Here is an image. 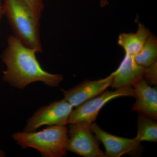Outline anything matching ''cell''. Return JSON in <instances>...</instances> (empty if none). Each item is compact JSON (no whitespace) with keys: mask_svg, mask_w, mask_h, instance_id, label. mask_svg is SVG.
Masks as SVG:
<instances>
[{"mask_svg":"<svg viewBox=\"0 0 157 157\" xmlns=\"http://www.w3.org/2000/svg\"><path fill=\"white\" fill-rule=\"evenodd\" d=\"M136 101L132 111H137L153 119H157V90L149 86L143 78L133 84Z\"/></svg>","mask_w":157,"mask_h":157,"instance_id":"cell-9","label":"cell"},{"mask_svg":"<svg viewBox=\"0 0 157 157\" xmlns=\"http://www.w3.org/2000/svg\"><path fill=\"white\" fill-rule=\"evenodd\" d=\"M157 39L152 34L149 36L139 53L134 56L138 64L146 68L157 61Z\"/></svg>","mask_w":157,"mask_h":157,"instance_id":"cell-13","label":"cell"},{"mask_svg":"<svg viewBox=\"0 0 157 157\" xmlns=\"http://www.w3.org/2000/svg\"><path fill=\"white\" fill-rule=\"evenodd\" d=\"M36 53V50L26 46L13 35L9 36L7 46L1 56L6 67L3 71V81L21 90L37 82L50 87L58 86L63 76L44 70L37 59Z\"/></svg>","mask_w":157,"mask_h":157,"instance_id":"cell-1","label":"cell"},{"mask_svg":"<svg viewBox=\"0 0 157 157\" xmlns=\"http://www.w3.org/2000/svg\"><path fill=\"white\" fill-rule=\"evenodd\" d=\"M68 129L67 150L84 157H105L100 148L98 140L93 135L90 124L79 122L70 124Z\"/></svg>","mask_w":157,"mask_h":157,"instance_id":"cell-4","label":"cell"},{"mask_svg":"<svg viewBox=\"0 0 157 157\" xmlns=\"http://www.w3.org/2000/svg\"><path fill=\"white\" fill-rule=\"evenodd\" d=\"M143 78L147 82L154 85H157V61L145 68Z\"/></svg>","mask_w":157,"mask_h":157,"instance_id":"cell-14","label":"cell"},{"mask_svg":"<svg viewBox=\"0 0 157 157\" xmlns=\"http://www.w3.org/2000/svg\"><path fill=\"white\" fill-rule=\"evenodd\" d=\"M73 107L64 99L56 101L37 109L27 121L23 132H32L43 126H66Z\"/></svg>","mask_w":157,"mask_h":157,"instance_id":"cell-5","label":"cell"},{"mask_svg":"<svg viewBox=\"0 0 157 157\" xmlns=\"http://www.w3.org/2000/svg\"><path fill=\"white\" fill-rule=\"evenodd\" d=\"M4 16L13 36L27 47L42 52L40 19L25 0H4Z\"/></svg>","mask_w":157,"mask_h":157,"instance_id":"cell-2","label":"cell"},{"mask_svg":"<svg viewBox=\"0 0 157 157\" xmlns=\"http://www.w3.org/2000/svg\"><path fill=\"white\" fill-rule=\"evenodd\" d=\"M151 34L144 25L139 24L136 33L121 34L118 44L123 48L126 54L134 56L140 52Z\"/></svg>","mask_w":157,"mask_h":157,"instance_id":"cell-11","label":"cell"},{"mask_svg":"<svg viewBox=\"0 0 157 157\" xmlns=\"http://www.w3.org/2000/svg\"><path fill=\"white\" fill-rule=\"evenodd\" d=\"M11 137L21 148L35 149L42 157H62L67 155L66 126H50L39 132H17Z\"/></svg>","mask_w":157,"mask_h":157,"instance_id":"cell-3","label":"cell"},{"mask_svg":"<svg viewBox=\"0 0 157 157\" xmlns=\"http://www.w3.org/2000/svg\"><path fill=\"white\" fill-rule=\"evenodd\" d=\"M137 128L135 138L138 141L157 142V124L151 118L140 113L137 118Z\"/></svg>","mask_w":157,"mask_h":157,"instance_id":"cell-12","label":"cell"},{"mask_svg":"<svg viewBox=\"0 0 157 157\" xmlns=\"http://www.w3.org/2000/svg\"><path fill=\"white\" fill-rule=\"evenodd\" d=\"M108 4V2L107 0H100V5L101 7H104Z\"/></svg>","mask_w":157,"mask_h":157,"instance_id":"cell-17","label":"cell"},{"mask_svg":"<svg viewBox=\"0 0 157 157\" xmlns=\"http://www.w3.org/2000/svg\"><path fill=\"white\" fill-rule=\"evenodd\" d=\"M90 128L98 140L104 144L106 157H119L132 154L139 148L140 142L135 138L129 139L111 135L94 123L91 124Z\"/></svg>","mask_w":157,"mask_h":157,"instance_id":"cell-7","label":"cell"},{"mask_svg":"<svg viewBox=\"0 0 157 157\" xmlns=\"http://www.w3.org/2000/svg\"><path fill=\"white\" fill-rule=\"evenodd\" d=\"M6 154L5 152L2 150L0 149V157H6Z\"/></svg>","mask_w":157,"mask_h":157,"instance_id":"cell-18","label":"cell"},{"mask_svg":"<svg viewBox=\"0 0 157 157\" xmlns=\"http://www.w3.org/2000/svg\"><path fill=\"white\" fill-rule=\"evenodd\" d=\"M135 90L131 86L117 89L114 91H104L73 110L69 124L79 122L91 124L96 120L100 110L107 102L120 97H135Z\"/></svg>","mask_w":157,"mask_h":157,"instance_id":"cell-6","label":"cell"},{"mask_svg":"<svg viewBox=\"0 0 157 157\" xmlns=\"http://www.w3.org/2000/svg\"><path fill=\"white\" fill-rule=\"evenodd\" d=\"M4 16V7H3V2L0 0V21H1L3 17Z\"/></svg>","mask_w":157,"mask_h":157,"instance_id":"cell-16","label":"cell"},{"mask_svg":"<svg viewBox=\"0 0 157 157\" xmlns=\"http://www.w3.org/2000/svg\"><path fill=\"white\" fill-rule=\"evenodd\" d=\"M30 6L31 9L38 18L40 19L44 9L43 0H25Z\"/></svg>","mask_w":157,"mask_h":157,"instance_id":"cell-15","label":"cell"},{"mask_svg":"<svg viewBox=\"0 0 157 157\" xmlns=\"http://www.w3.org/2000/svg\"><path fill=\"white\" fill-rule=\"evenodd\" d=\"M113 74L98 80L85 81L67 90H62L66 100L73 107H78L90 99L103 93L111 86Z\"/></svg>","mask_w":157,"mask_h":157,"instance_id":"cell-8","label":"cell"},{"mask_svg":"<svg viewBox=\"0 0 157 157\" xmlns=\"http://www.w3.org/2000/svg\"><path fill=\"white\" fill-rule=\"evenodd\" d=\"M145 69L136 63L134 56L125 53L119 67L112 73L111 86L116 89L131 86L143 78Z\"/></svg>","mask_w":157,"mask_h":157,"instance_id":"cell-10","label":"cell"}]
</instances>
